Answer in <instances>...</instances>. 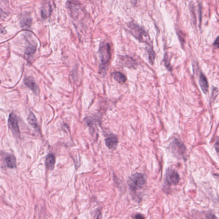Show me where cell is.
I'll use <instances>...</instances> for the list:
<instances>
[{
  "label": "cell",
  "mask_w": 219,
  "mask_h": 219,
  "mask_svg": "<svg viewBox=\"0 0 219 219\" xmlns=\"http://www.w3.org/2000/svg\"><path fill=\"white\" fill-rule=\"evenodd\" d=\"M5 161L7 166L10 168H14L15 167L16 162L14 156L13 155H8L5 158Z\"/></svg>",
  "instance_id": "cell-12"
},
{
  "label": "cell",
  "mask_w": 219,
  "mask_h": 219,
  "mask_svg": "<svg viewBox=\"0 0 219 219\" xmlns=\"http://www.w3.org/2000/svg\"><path fill=\"white\" fill-rule=\"evenodd\" d=\"M8 125L11 131L15 135L19 134V129L18 125V119L16 116L13 113H11L9 116Z\"/></svg>",
  "instance_id": "cell-6"
},
{
  "label": "cell",
  "mask_w": 219,
  "mask_h": 219,
  "mask_svg": "<svg viewBox=\"0 0 219 219\" xmlns=\"http://www.w3.org/2000/svg\"><path fill=\"white\" fill-rule=\"evenodd\" d=\"M199 84L203 93L205 94L207 93L209 91V84L205 75L201 72L199 75Z\"/></svg>",
  "instance_id": "cell-9"
},
{
  "label": "cell",
  "mask_w": 219,
  "mask_h": 219,
  "mask_svg": "<svg viewBox=\"0 0 219 219\" xmlns=\"http://www.w3.org/2000/svg\"><path fill=\"white\" fill-rule=\"evenodd\" d=\"M169 149L172 153L178 158L183 157L186 152V148L183 143L176 139L170 144Z\"/></svg>",
  "instance_id": "cell-3"
},
{
  "label": "cell",
  "mask_w": 219,
  "mask_h": 219,
  "mask_svg": "<svg viewBox=\"0 0 219 219\" xmlns=\"http://www.w3.org/2000/svg\"><path fill=\"white\" fill-rule=\"evenodd\" d=\"M105 142L107 147L114 149L118 145V138L114 134H111L105 139Z\"/></svg>",
  "instance_id": "cell-7"
},
{
  "label": "cell",
  "mask_w": 219,
  "mask_h": 219,
  "mask_svg": "<svg viewBox=\"0 0 219 219\" xmlns=\"http://www.w3.org/2000/svg\"><path fill=\"white\" fill-rule=\"evenodd\" d=\"M55 163V158L52 154H49L48 155L45 160V164L48 168L52 170L54 167Z\"/></svg>",
  "instance_id": "cell-11"
},
{
  "label": "cell",
  "mask_w": 219,
  "mask_h": 219,
  "mask_svg": "<svg viewBox=\"0 0 219 219\" xmlns=\"http://www.w3.org/2000/svg\"><path fill=\"white\" fill-rule=\"evenodd\" d=\"M147 51L148 55V61L150 64L153 65L155 58V54L152 48H148L147 49Z\"/></svg>",
  "instance_id": "cell-14"
},
{
  "label": "cell",
  "mask_w": 219,
  "mask_h": 219,
  "mask_svg": "<svg viewBox=\"0 0 219 219\" xmlns=\"http://www.w3.org/2000/svg\"><path fill=\"white\" fill-rule=\"evenodd\" d=\"M164 61H165V62H165V66H166L167 68H169L170 70L171 67H170V61H169V60L168 59L167 55L166 54L164 56Z\"/></svg>",
  "instance_id": "cell-17"
},
{
  "label": "cell",
  "mask_w": 219,
  "mask_h": 219,
  "mask_svg": "<svg viewBox=\"0 0 219 219\" xmlns=\"http://www.w3.org/2000/svg\"><path fill=\"white\" fill-rule=\"evenodd\" d=\"M213 46L215 48H219V36H218L213 43Z\"/></svg>",
  "instance_id": "cell-18"
},
{
  "label": "cell",
  "mask_w": 219,
  "mask_h": 219,
  "mask_svg": "<svg viewBox=\"0 0 219 219\" xmlns=\"http://www.w3.org/2000/svg\"><path fill=\"white\" fill-rule=\"evenodd\" d=\"M27 120L28 122L35 129H36L38 127L37 123V119L36 118L35 116L32 112H31L29 114Z\"/></svg>",
  "instance_id": "cell-13"
},
{
  "label": "cell",
  "mask_w": 219,
  "mask_h": 219,
  "mask_svg": "<svg viewBox=\"0 0 219 219\" xmlns=\"http://www.w3.org/2000/svg\"><path fill=\"white\" fill-rule=\"evenodd\" d=\"M130 31L132 35L141 42H144L146 38L145 31L138 25L131 23L129 25Z\"/></svg>",
  "instance_id": "cell-4"
},
{
  "label": "cell",
  "mask_w": 219,
  "mask_h": 219,
  "mask_svg": "<svg viewBox=\"0 0 219 219\" xmlns=\"http://www.w3.org/2000/svg\"><path fill=\"white\" fill-rule=\"evenodd\" d=\"M146 181V177L141 173H135L132 175L128 181L130 189L132 191H136L142 188L145 185Z\"/></svg>",
  "instance_id": "cell-2"
},
{
  "label": "cell",
  "mask_w": 219,
  "mask_h": 219,
  "mask_svg": "<svg viewBox=\"0 0 219 219\" xmlns=\"http://www.w3.org/2000/svg\"><path fill=\"white\" fill-rule=\"evenodd\" d=\"M24 83L27 87L29 88L35 95L39 93V88L34 79L31 77H28L25 79Z\"/></svg>",
  "instance_id": "cell-8"
},
{
  "label": "cell",
  "mask_w": 219,
  "mask_h": 219,
  "mask_svg": "<svg viewBox=\"0 0 219 219\" xmlns=\"http://www.w3.org/2000/svg\"><path fill=\"white\" fill-rule=\"evenodd\" d=\"M99 57L101 60L100 70L105 72L111 58V47L108 43H102L99 49Z\"/></svg>",
  "instance_id": "cell-1"
},
{
  "label": "cell",
  "mask_w": 219,
  "mask_h": 219,
  "mask_svg": "<svg viewBox=\"0 0 219 219\" xmlns=\"http://www.w3.org/2000/svg\"><path fill=\"white\" fill-rule=\"evenodd\" d=\"M135 218L136 219H144V217H143V216L140 214H136L135 216Z\"/></svg>",
  "instance_id": "cell-21"
},
{
  "label": "cell",
  "mask_w": 219,
  "mask_h": 219,
  "mask_svg": "<svg viewBox=\"0 0 219 219\" xmlns=\"http://www.w3.org/2000/svg\"><path fill=\"white\" fill-rule=\"evenodd\" d=\"M132 1H134V2H135V1H137V0H132Z\"/></svg>",
  "instance_id": "cell-22"
},
{
  "label": "cell",
  "mask_w": 219,
  "mask_h": 219,
  "mask_svg": "<svg viewBox=\"0 0 219 219\" xmlns=\"http://www.w3.org/2000/svg\"><path fill=\"white\" fill-rule=\"evenodd\" d=\"M36 50V48L35 46L31 45L27 46V47L25 53L27 56L30 57L35 52Z\"/></svg>",
  "instance_id": "cell-15"
},
{
  "label": "cell",
  "mask_w": 219,
  "mask_h": 219,
  "mask_svg": "<svg viewBox=\"0 0 219 219\" xmlns=\"http://www.w3.org/2000/svg\"><path fill=\"white\" fill-rule=\"evenodd\" d=\"M112 76L116 81L119 84H123L127 80L125 76L120 72H114L112 73Z\"/></svg>",
  "instance_id": "cell-10"
},
{
  "label": "cell",
  "mask_w": 219,
  "mask_h": 219,
  "mask_svg": "<svg viewBox=\"0 0 219 219\" xmlns=\"http://www.w3.org/2000/svg\"><path fill=\"white\" fill-rule=\"evenodd\" d=\"M215 148L217 152H219V137L215 144Z\"/></svg>",
  "instance_id": "cell-20"
},
{
  "label": "cell",
  "mask_w": 219,
  "mask_h": 219,
  "mask_svg": "<svg viewBox=\"0 0 219 219\" xmlns=\"http://www.w3.org/2000/svg\"><path fill=\"white\" fill-rule=\"evenodd\" d=\"M202 6L201 3L199 4V19L200 25H201V16H202Z\"/></svg>",
  "instance_id": "cell-19"
},
{
  "label": "cell",
  "mask_w": 219,
  "mask_h": 219,
  "mask_svg": "<svg viewBox=\"0 0 219 219\" xmlns=\"http://www.w3.org/2000/svg\"><path fill=\"white\" fill-rule=\"evenodd\" d=\"M31 24V19L30 16H25L21 20L22 26H29Z\"/></svg>",
  "instance_id": "cell-16"
},
{
  "label": "cell",
  "mask_w": 219,
  "mask_h": 219,
  "mask_svg": "<svg viewBox=\"0 0 219 219\" xmlns=\"http://www.w3.org/2000/svg\"><path fill=\"white\" fill-rule=\"evenodd\" d=\"M179 175L174 170L169 168L166 170L164 181L166 185H176L179 182Z\"/></svg>",
  "instance_id": "cell-5"
}]
</instances>
